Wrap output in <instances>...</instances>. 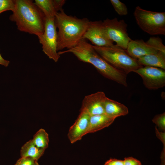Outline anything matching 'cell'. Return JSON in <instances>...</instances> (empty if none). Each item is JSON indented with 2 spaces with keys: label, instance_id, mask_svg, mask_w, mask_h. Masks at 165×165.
Here are the masks:
<instances>
[{
  "label": "cell",
  "instance_id": "cell-16",
  "mask_svg": "<svg viewBox=\"0 0 165 165\" xmlns=\"http://www.w3.org/2000/svg\"><path fill=\"white\" fill-rule=\"evenodd\" d=\"M45 149L37 147L32 139L27 142L21 147V157H30L38 160L43 154Z\"/></svg>",
  "mask_w": 165,
  "mask_h": 165
},
{
  "label": "cell",
  "instance_id": "cell-14",
  "mask_svg": "<svg viewBox=\"0 0 165 165\" xmlns=\"http://www.w3.org/2000/svg\"><path fill=\"white\" fill-rule=\"evenodd\" d=\"M104 108L105 114L115 119L125 116L129 112L128 108L124 105L107 97L105 102Z\"/></svg>",
  "mask_w": 165,
  "mask_h": 165
},
{
  "label": "cell",
  "instance_id": "cell-23",
  "mask_svg": "<svg viewBox=\"0 0 165 165\" xmlns=\"http://www.w3.org/2000/svg\"><path fill=\"white\" fill-rule=\"evenodd\" d=\"M14 165H39L38 160L30 157H21Z\"/></svg>",
  "mask_w": 165,
  "mask_h": 165
},
{
  "label": "cell",
  "instance_id": "cell-19",
  "mask_svg": "<svg viewBox=\"0 0 165 165\" xmlns=\"http://www.w3.org/2000/svg\"><path fill=\"white\" fill-rule=\"evenodd\" d=\"M146 42L157 51L165 53V46L163 44L162 40L160 38L151 37Z\"/></svg>",
  "mask_w": 165,
  "mask_h": 165
},
{
  "label": "cell",
  "instance_id": "cell-15",
  "mask_svg": "<svg viewBox=\"0 0 165 165\" xmlns=\"http://www.w3.org/2000/svg\"><path fill=\"white\" fill-rule=\"evenodd\" d=\"M137 60L139 64L143 66L152 67L165 69V53L161 52L143 56Z\"/></svg>",
  "mask_w": 165,
  "mask_h": 165
},
{
  "label": "cell",
  "instance_id": "cell-22",
  "mask_svg": "<svg viewBox=\"0 0 165 165\" xmlns=\"http://www.w3.org/2000/svg\"><path fill=\"white\" fill-rule=\"evenodd\" d=\"M152 121L163 132L165 130V113L156 115L152 119Z\"/></svg>",
  "mask_w": 165,
  "mask_h": 165
},
{
  "label": "cell",
  "instance_id": "cell-7",
  "mask_svg": "<svg viewBox=\"0 0 165 165\" xmlns=\"http://www.w3.org/2000/svg\"><path fill=\"white\" fill-rule=\"evenodd\" d=\"M105 33L109 39L115 42L118 47L126 50L129 42L132 39L127 32V24L123 20L117 18H107L102 21Z\"/></svg>",
  "mask_w": 165,
  "mask_h": 165
},
{
  "label": "cell",
  "instance_id": "cell-26",
  "mask_svg": "<svg viewBox=\"0 0 165 165\" xmlns=\"http://www.w3.org/2000/svg\"><path fill=\"white\" fill-rule=\"evenodd\" d=\"M104 165H124V160L116 159H110L107 161Z\"/></svg>",
  "mask_w": 165,
  "mask_h": 165
},
{
  "label": "cell",
  "instance_id": "cell-3",
  "mask_svg": "<svg viewBox=\"0 0 165 165\" xmlns=\"http://www.w3.org/2000/svg\"><path fill=\"white\" fill-rule=\"evenodd\" d=\"M15 7L9 20L15 22L20 31L37 36L44 31L45 16L31 0H14Z\"/></svg>",
  "mask_w": 165,
  "mask_h": 165
},
{
  "label": "cell",
  "instance_id": "cell-2",
  "mask_svg": "<svg viewBox=\"0 0 165 165\" xmlns=\"http://www.w3.org/2000/svg\"><path fill=\"white\" fill-rule=\"evenodd\" d=\"M90 21L87 18H79L68 15L63 9L54 17L57 31V51L72 48L82 38Z\"/></svg>",
  "mask_w": 165,
  "mask_h": 165
},
{
  "label": "cell",
  "instance_id": "cell-9",
  "mask_svg": "<svg viewBox=\"0 0 165 165\" xmlns=\"http://www.w3.org/2000/svg\"><path fill=\"white\" fill-rule=\"evenodd\" d=\"M82 38L88 40L94 46L110 47L116 46L107 37L101 20L90 21Z\"/></svg>",
  "mask_w": 165,
  "mask_h": 165
},
{
  "label": "cell",
  "instance_id": "cell-24",
  "mask_svg": "<svg viewBox=\"0 0 165 165\" xmlns=\"http://www.w3.org/2000/svg\"><path fill=\"white\" fill-rule=\"evenodd\" d=\"M53 7L57 13L63 9L62 7L65 4V0H52Z\"/></svg>",
  "mask_w": 165,
  "mask_h": 165
},
{
  "label": "cell",
  "instance_id": "cell-8",
  "mask_svg": "<svg viewBox=\"0 0 165 165\" xmlns=\"http://www.w3.org/2000/svg\"><path fill=\"white\" fill-rule=\"evenodd\" d=\"M133 72L141 77L144 85L149 90H157L165 85V70L152 67L143 66Z\"/></svg>",
  "mask_w": 165,
  "mask_h": 165
},
{
  "label": "cell",
  "instance_id": "cell-5",
  "mask_svg": "<svg viewBox=\"0 0 165 165\" xmlns=\"http://www.w3.org/2000/svg\"><path fill=\"white\" fill-rule=\"evenodd\" d=\"M136 23L143 31L151 35H165V12L143 9L137 6L134 13Z\"/></svg>",
  "mask_w": 165,
  "mask_h": 165
},
{
  "label": "cell",
  "instance_id": "cell-27",
  "mask_svg": "<svg viewBox=\"0 0 165 165\" xmlns=\"http://www.w3.org/2000/svg\"><path fill=\"white\" fill-rule=\"evenodd\" d=\"M9 63L10 61H9L5 59L2 57L0 53V65L6 67L9 66Z\"/></svg>",
  "mask_w": 165,
  "mask_h": 165
},
{
  "label": "cell",
  "instance_id": "cell-18",
  "mask_svg": "<svg viewBox=\"0 0 165 165\" xmlns=\"http://www.w3.org/2000/svg\"><path fill=\"white\" fill-rule=\"evenodd\" d=\"M32 140L34 144L39 148L46 149L48 146L49 135L43 129L41 128L37 131Z\"/></svg>",
  "mask_w": 165,
  "mask_h": 165
},
{
  "label": "cell",
  "instance_id": "cell-12",
  "mask_svg": "<svg viewBox=\"0 0 165 165\" xmlns=\"http://www.w3.org/2000/svg\"><path fill=\"white\" fill-rule=\"evenodd\" d=\"M126 51L130 57L136 60L143 56L156 54L160 52L147 44L142 39L130 40Z\"/></svg>",
  "mask_w": 165,
  "mask_h": 165
},
{
  "label": "cell",
  "instance_id": "cell-21",
  "mask_svg": "<svg viewBox=\"0 0 165 165\" xmlns=\"http://www.w3.org/2000/svg\"><path fill=\"white\" fill-rule=\"evenodd\" d=\"M15 7L14 0H0V14L8 10L13 12Z\"/></svg>",
  "mask_w": 165,
  "mask_h": 165
},
{
  "label": "cell",
  "instance_id": "cell-4",
  "mask_svg": "<svg viewBox=\"0 0 165 165\" xmlns=\"http://www.w3.org/2000/svg\"><path fill=\"white\" fill-rule=\"evenodd\" d=\"M97 53L105 61L115 68L126 75L143 66L137 60L130 57L126 50L118 47H99L93 45Z\"/></svg>",
  "mask_w": 165,
  "mask_h": 165
},
{
  "label": "cell",
  "instance_id": "cell-20",
  "mask_svg": "<svg viewBox=\"0 0 165 165\" xmlns=\"http://www.w3.org/2000/svg\"><path fill=\"white\" fill-rule=\"evenodd\" d=\"M110 2L116 13L120 16H125L128 13L126 6L119 0H110Z\"/></svg>",
  "mask_w": 165,
  "mask_h": 165
},
{
  "label": "cell",
  "instance_id": "cell-17",
  "mask_svg": "<svg viewBox=\"0 0 165 165\" xmlns=\"http://www.w3.org/2000/svg\"><path fill=\"white\" fill-rule=\"evenodd\" d=\"M34 2L43 12L45 17H55L57 13L52 0H35Z\"/></svg>",
  "mask_w": 165,
  "mask_h": 165
},
{
  "label": "cell",
  "instance_id": "cell-10",
  "mask_svg": "<svg viewBox=\"0 0 165 165\" xmlns=\"http://www.w3.org/2000/svg\"><path fill=\"white\" fill-rule=\"evenodd\" d=\"M107 97L102 91H98L86 96L82 101L80 112L90 116L105 114L104 103Z\"/></svg>",
  "mask_w": 165,
  "mask_h": 165
},
{
  "label": "cell",
  "instance_id": "cell-25",
  "mask_svg": "<svg viewBox=\"0 0 165 165\" xmlns=\"http://www.w3.org/2000/svg\"><path fill=\"white\" fill-rule=\"evenodd\" d=\"M124 160V165H141L140 161L132 157H126Z\"/></svg>",
  "mask_w": 165,
  "mask_h": 165
},
{
  "label": "cell",
  "instance_id": "cell-6",
  "mask_svg": "<svg viewBox=\"0 0 165 165\" xmlns=\"http://www.w3.org/2000/svg\"><path fill=\"white\" fill-rule=\"evenodd\" d=\"M37 36L42 45V51L50 59L57 62L60 55L57 50V31L54 17H45L44 32Z\"/></svg>",
  "mask_w": 165,
  "mask_h": 165
},
{
  "label": "cell",
  "instance_id": "cell-11",
  "mask_svg": "<svg viewBox=\"0 0 165 165\" xmlns=\"http://www.w3.org/2000/svg\"><path fill=\"white\" fill-rule=\"evenodd\" d=\"M90 116L84 112H80L75 123L70 127L68 137L72 144L80 140L87 134Z\"/></svg>",
  "mask_w": 165,
  "mask_h": 165
},
{
  "label": "cell",
  "instance_id": "cell-1",
  "mask_svg": "<svg viewBox=\"0 0 165 165\" xmlns=\"http://www.w3.org/2000/svg\"><path fill=\"white\" fill-rule=\"evenodd\" d=\"M67 53H72L81 61L91 64L105 77L127 86V75L105 61L86 40L82 38L73 47L58 52L59 55Z\"/></svg>",
  "mask_w": 165,
  "mask_h": 165
},
{
  "label": "cell",
  "instance_id": "cell-13",
  "mask_svg": "<svg viewBox=\"0 0 165 165\" xmlns=\"http://www.w3.org/2000/svg\"><path fill=\"white\" fill-rule=\"evenodd\" d=\"M115 119L105 114L90 116L87 134L93 133L108 127Z\"/></svg>",
  "mask_w": 165,
  "mask_h": 165
}]
</instances>
